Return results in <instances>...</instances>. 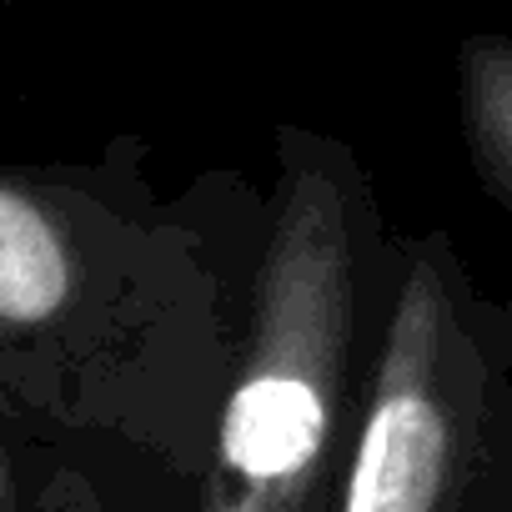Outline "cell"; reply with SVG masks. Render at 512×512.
<instances>
[{
	"label": "cell",
	"mask_w": 512,
	"mask_h": 512,
	"mask_svg": "<svg viewBox=\"0 0 512 512\" xmlns=\"http://www.w3.org/2000/svg\"><path fill=\"white\" fill-rule=\"evenodd\" d=\"M151 146L0 161V392L186 497L267 231V191L206 171L161 196Z\"/></svg>",
	"instance_id": "1"
},
{
	"label": "cell",
	"mask_w": 512,
	"mask_h": 512,
	"mask_svg": "<svg viewBox=\"0 0 512 512\" xmlns=\"http://www.w3.org/2000/svg\"><path fill=\"white\" fill-rule=\"evenodd\" d=\"M397 236L347 141L297 121L272 131L246 327L186 512H337L397 282Z\"/></svg>",
	"instance_id": "2"
},
{
	"label": "cell",
	"mask_w": 512,
	"mask_h": 512,
	"mask_svg": "<svg viewBox=\"0 0 512 512\" xmlns=\"http://www.w3.org/2000/svg\"><path fill=\"white\" fill-rule=\"evenodd\" d=\"M337 512H512V297L452 231L397 236V282Z\"/></svg>",
	"instance_id": "3"
},
{
	"label": "cell",
	"mask_w": 512,
	"mask_h": 512,
	"mask_svg": "<svg viewBox=\"0 0 512 512\" xmlns=\"http://www.w3.org/2000/svg\"><path fill=\"white\" fill-rule=\"evenodd\" d=\"M0 512H186V497L51 432L0 392Z\"/></svg>",
	"instance_id": "4"
},
{
	"label": "cell",
	"mask_w": 512,
	"mask_h": 512,
	"mask_svg": "<svg viewBox=\"0 0 512 512\" xmlns=\"http://www.w3.org/2000/svg\"><path fill=\"white\" fill-rule=\"evenodd\" d=\"M457 131L472 176L512 216V36L477 31L457 46Z\"/></svg>",
	"instance_id": "5"
}]
</instances>
